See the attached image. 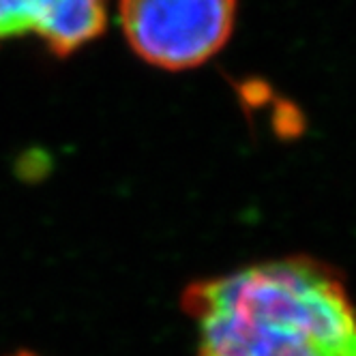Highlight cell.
<instances>
[{"label":"cell","instance_id":"obj_1","mask_svg":"<svg viewBox=\"0 0 356 356\" xmlns=\"http://www.w3.org/2000/svg\"><path fill=\"white\" fill-rule=\"evenodd\" d=\"M197 356H356L354 314L335 270L286 258L185 290Z\"/></svg>","mask_w":356,"mask_h":356},{"label":"cell","instance_id":"obj_2","mask_svg":"<svg viewBox=\"0 0 356 356\" xmlns=\"http://www.w3.org/2000/svg\"><path fill=\"white\" fill-rule=\"evenodd\" d=\"M236 0H120V26L146 63L183 71L200 67L227 43Z\"/></svg>","mask_w":356,"mask_h":356},{"label":"cell","instance_id":"obj_3","mask_svg":"<svg viewBox=\"0 0 356 356\" xmlns=\"http://www.w3.org/2000/svg\"><path fill=\"white\" fill-rule=\"evenodd\" d=\"M108 0H0V41L37 35L56 54H71L104 33Z\"/></svg>","mask_w":356,"mask_h":356},{"label":"cell","instance_id":"obj_4","mask_svg":"<svg viewBox=\"0 0 356 356\" xmlns=\"http://www.w3.org/2000/svg\"><path fill=\"white\" fill-rule=\"evenodd\" d=\"M9 356H37L33 352H15V354H9Z\"/></svg>","mask_w":356,"mask_h":356}]
</instances>
